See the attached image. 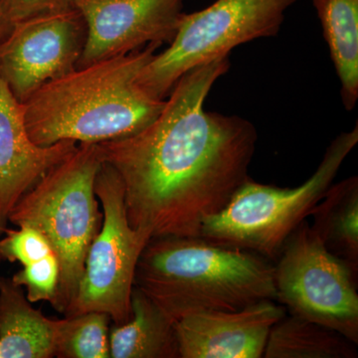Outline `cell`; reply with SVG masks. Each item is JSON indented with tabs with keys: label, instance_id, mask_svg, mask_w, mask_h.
I'll return each instance as SVG.
<instances>
[{
	"label": "cell",
	"instance_id": "obj_7",
	"mask_svg": "<svg viewBox=\"0 0 358 358\" xmlns=\"http://www.w3.org/2000/svg\"><path fill=\"white\" fill-rule=\"evenodd\" d=\"M275 261V301L291 315L358 345V270L331 253L307 220L289 235Z\"/></svg>",
	"mask_w": 358,
	"mask_h": 358
},
{
	"label": "cell",
	"instance_id": "obj_12",
	"mask_svg": "<svg viewBox=\"0 0 358 358\" xmlns=\"http://www.w3.org/2000/svg\"><path fill=\"white\" fill-rule=\"evenodd\" d=\"M79 143L61 141L49 147L33 143L22 106L0 75V234L14 205L47 171L77 150Z\"/></svg>",
	"mask_w": 358,
	"mask_h": 358
},
{
	"label": "cell",
	"instance_id": "obj_10",
	"mask_svg": "<svg viewBox=\"0 0 358 358\" xmlns=\"http://www.w3.org/2000/svg\"><path fill=\"white\" fill-rule=\"evenodd\" d=\"M185 0H79L87 24L80 66L124 55L148 44H169Z\"/></svg>",
	"mask_w": 358,
	"mask_h": 358
},
{
	"label": "cell",
	"instance_id": "obj_22",
	"mask_svg": "<svg viewBox=\"0 0 358 358\" xmlns=\"http://www.w3.org/2000/svg\"><path fill=\"white\" fill-rule=\"evenodd\" d=\"M11 26L13 25L8 22L3 13H2L1 8H0V40L6 36L9 30H10Z\"/></svg>",
	"mask_w": 358,
	"mask_h": 358
},
{
	"label": "cell",
	"instance_id": "obj_5",
	"mask_svg": "<svg viewBox=\"0 0 358 358\" xmlns=\"http://www.w3.org/2000/svg\"><path fill=\"white\" fill-rule=\"evenodd\" d=\"M357 143V124L331 141L317 171L296 187L262 185L249 178L220 213L202 224L199 237L277 260L285 242L324 196Z\"/></svg>",
	"mask_w": 358,
	"mask_h": 358
},
{
	"label": "cell",
	"instance_id": "obj_14",
	"mask_svg": "<svg viewBox=\"0 0 358 358\" xmlns=\"http://www.w3.org/2000/svg\"><path fill=\"white\" fill-rule=\"evenodd\" d=\"M131 303V319L110 329V357L180 358L176 320L138 287Z\"/></svg>",
	"mask_w": 358,
	"mask_h": 358
},
{
	"label": "cell",
	"instance_id": "obj_3",
	"mask_svg": "<svg viewBox=\"0 0 358 358\" xmlns=\"http://www.w3.org/2000/svg\"><path fill=\"white\" fill-rule=\"evenodd\" d=\"M274 272V264L253 252L201 237L169 236L148 241L138 259L134 286L176 320L275 301Z\"/></svg>",
	"mask_w": 358,
	"mask_h": 358
},
{
	"label": "cell",
	"instance_id": "obj_21",
	"mask_svg": "<svg viewBox=\"0 0 358 358\" xmlns=\"http://www.w3.org/2000/svg\"><path fill=\"white\" fill-rule=\"evenodd\" d=\"M79 0H0V8L11 25L20 21L78 9Z\"/></svg>",
	"mask_w": 358,
	"mask_h": 358
},
{
	"label": "cell",
	"instance_id": "obj_9",
	"mask_svg": "<svg viewBox=\"0 0 358 358\" xmlns=\"http://www.w3.org/2000/svg\"><path fill=\"white\" fill-rule=\"evenodd\" d=\"M86 39L79 9L14 23L0 40V75L24 102L44 84L78 67Z\"/></svg>",
	"mask_w": 358,
	"mask_h": 358
},
{
	"label": "cell",
	"instance_id": "obj_4",
	"mask_svg": "<svg viewBox=\"0 0 358 358\" xmlns=\"http://www.w3.org/2000/svg\"><path fill=\"white\" fill-rule=\"evenodd\" d=\"M102 164L98 143H79L20 197L8 215L13 225L38 229L53 247L61 277L52 307L63 315L76 296L87 253L102 226L95 192Z\"/></svg>",
	"mask_w": 358,
	"mask_h": 358
},
{
	"label": "cell",
	"instance_id": "obj_1",
	"mask_svg": "<svg viewBox=\"0 0 358 358\" xmlns=\"http://www.w3.org/2000/svg\"><path fill=\"white\" fill-rule=\"evenodd\" d=\"M230 68L229 56L188 71L159 115L131 136L98 143L119 174L129 222L148 239L199 237L250 178L258 133L236 115L207 112L212 87Z\"/></svg>",
	"mask_w": 358,
	"mask_h": 358
},
{
	"label": "cell",
	"instance_id": "obj_15",
	"mask_svg": "<svg viewBox=\"0 0 358 358\" xmlns=\"http://www.w3.org/2000/svg\"><path fill=\"white\" fill-rule=\"evenodd\" d=\"M336 74L345 110L358 100V0H313Z\"/></svg>",
	"mask_w": 358,
	"mask_h": 358
},
{
	"label": "cell",
	"instance_id": "obj_20",
	"mask_svg": "<svg viewBox=\"0 0 358 358\" xmlns=\"http://www.w3.org/2000/svg\"><path fill=\"white\" fill-rule=\"evenodd\" d=\"M61 266L56 253L41 260L24 266L11 279L18 286L25 289V294L31 303L55 301L60 284Z\"/></svg>",
	"mask_w": 358,
	"mask_h": 358
},
{
	"label": "cell",
	"instance_id": "obj_2",
	"mask_svg": "<svg viewBox=\"0 0 358 358\" xmlns=\"http://www.w3.org/2000/svg\"><path fill=\"white\" fill-rule=\"evenodd\" d=\"M162 45L80 66L44 84L22 106L33 143L49 147L61 141L101 143L131 136L150 124L166 99L138 83L145 66Z\"/></svg>",
	"mask_w": 358,
	"mask_h": 358
},
{
	"label": "cell",
	"instance_id": "obj_17",
	"mask_svg": "<svg viewBox=\"0 0 358 358\" xmlns=\"http://www.w3.org/2000/svg\"><path fill=\"white\" fill-rule=\"evenodd\" d=\"M357 345L338 331L291 315L268 334L265 358H357Z\"/></svg>",
	"mask_w": 358,
	"mask_h": 358
},
{
	"label": "cell",
	"instance_id": "obj_11",
	"mask_svg": "<svg viewBox=\"0 0 358 358\" xmlns=\"http://www.w3.org/2000/svg\"><path fill=\"white\" fill-rule=\"evenodd\" d=\"M286 308L264 300L234 312L209 310L176 320L180 358H261Z\"/></svg>",
	"mask_w": 358,
	"mask_h": 358
},
{
	"label": "cell",
	"instance_id": "obj_23",
	"mask_svg": "<svg viewBox=\"0 0 358 358\" xmlns=\"http://www.w3.org/2000/svg\"><path fill=\"white\" fill-rule=\"evenodd\" d=\"M0 236H1V234H0ZM2 261V259H1V257H0V262H1Z\"/></svg>",
	"mask_w": 358,
	"mask_h": 358
},
{
	"label": "cell",
	"instance_id": "obj_6",
	"mask_svg": "<svg viewBox=\"0 0 358 358\" xmlns=\"http://www.w3.org/2000/svg\"><path fill=\"white\" fill-rule=\"evenodd\" d=\"M296 0H216L210 6L182 13L169 48L145 66L138 83L150 95L166 99L188 71L229 56L239 45L274 37Z\"/></svg>",
	"mask_w": 358,
	"mask_h": 358
},
{
	"label": "cell",
	"instance_id": "obj_8",
	"mask_svg": "<svg viewBox=\"0 0 358 358\" xmlns=\"http://www.w3.org/2000/svg\"><path fill=\"white\" fill-rule=\"evenodd\" d=\"M95 192L102 205L103 223L87 253L76 296L64 315L101 312L109 315L115 324H122L131 317L136 266L150 239L129 224L121 178L103 162L96 174Z\"/></svg>",
	"mask_w": 358,
	"mask_h": 358
},
{
	"label": "cell",
	"instance_id": "obj_19",
	"mask_svg": "<svg viewBox=\"0 0 358 358\" xmlns=\"http://www.w3.org/2000/svg\"><path fill=\"white\" fill-rule=\"evenodd\" d=\"M18 229L6 228L0 239V257L2 260L18 262L24 266L41 260L55 253L43 233L29 225L17 226Z\"/></svg>",
	"mask_w": 358,
	"mask_h": 358
},
{
	"label": "cell",
	"instance_id": "obj_18",
	"mask_svg": "<svg viewBox=\"0 0 358 358\" xmlns=\"http://www.w3.org/2000/svg\"><path fill=\"white\" fill-rule=\"evenodd\" d=\"M109 315L88 312L59 320L55 357L110 358Z\"/></svg>",
	"mask_w": 358,
	"mask_h": 358
},
{
	"label": "cell",
	"instance_id": "obj_16",
	"mask_svg": "<svg viewBox=\"0 0 358 358\" xmlns=\"http://www.w3.org/2000/svg\"><path fill=\"white\" fill-rule=\"evenodd\" d=\"M310 216L327 250L358 270L357 176L333 183Z\"/></svg>",
	"mask_w": 358,
	"mask_h": 358
},
{
	"label": "cell",
	"instance_id": "obj_13",
	"mask_svg": "<svg viewBox=\"0 0 358 358\" xmlns=\"http://www.w3.org/2000/svg\"><path fill=\"white\" fill-rule=\"evenodd\" d=\"M58 324L32 307L22 287L0 275V358L55 357Z\"/></svg>",
	"mask_w": 358,
	"mask_h": 358
}]
</instances>
